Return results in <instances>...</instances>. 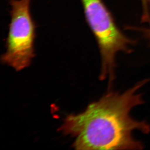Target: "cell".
Wrapping results in <instances>:
<instances>
[{
  "instance_id": "cell-5",
  "label": "cell",
  "mask_w": 150,
  "mask_h": 150,
  "mask_svg": "<svg viewBox=\"0 0 150 150\" xmlns=\"http://www.w3.org/2000/svg\"><path fill=\"white\" fill-rule=\"evenodd\" d=\"M125 28L127 30H131L139 32L143 35V37L147 40H148L150 42V28H139V27H134L131 26H126Z\"/></svg>"
},
{
  "instance_id": "cell-2",
  "label": "cell",
  "mask_w": 150,
  "mask_h": 150,
  "mask_svg": "<svg viewBox=\"0 0 150 150\" xmlns=\"http://www.w3.org/2000/svg\"><path fill=\"white\" fill-rule=\"evenodd\" d=\"M86 22L98 43L102 59L100 78L113 81L115 57L119 52L130 53L136 41L119 28L112 13L103 0H81Z\"/></svg>"
},
{
  "instance_id": "cell-3",
  "label": "cell",
  "mask_w": 150,
  "mask_h": 150,
  "mask_svg": "<svg viewBox=\"0 0 150 150\" xmlns=\"http://www.w3.org/2000/svg\"><path fill=\"white\" fill-rule=\"evenodd\" d=\"M31 0H10L11 20L4 64L20 71L28 67L35 57V24L30 11Z\"/></svg>"
},
{
  "instance_id": "cell-4",
  "label": "cell",
  "mask_w": 150,
  "mask_h": 150,
  "mask_svg": "<svg viewBox=\"0 0 150 150\" xmlns=\"http://www.w3.org/2000/svg\"><path fill=\"white\" fill-rule=\"evenodd\" d=\"M142 6V23H148L150 25V0H141Z\"/></svg>"
},
{
  "instance_id": "cell-1",
  "label": "cell",
  "mask_w": 150,
  "mask_h": 150,
  "mask_svg": "<svg viewBox=\"0 0 150 150\" xmlns=\"http://www.w3.org/2000/svg\"><path fill=\"white\" fill-rule=\"evenodd\" d=\"M144 80L126 91L111 92L91 103L81 113L68 116L60 130L75 137L76 150H139L143 145L136 140L133 132H150L144 121L130 116L131 110L143 103L138 91L147 82Z\"/></svg>"
}]
</instances>
